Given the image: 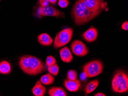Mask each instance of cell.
Wrapping results in <instances>:
<instances>
[{
	"instance_id": "cell-1",
	"label": "cell",
	"mask_w": 128,
	"mask_h": 96,
	"mask_svg": "<svg viewBox=\"0 0 128 96\" xmlns=\"http://www.w3.org/2000/svg\"><path fill=\"white\" fill-rule=\"evenodd\" d=\"M100 13L94 12L86 7L82 0H77L72 10V15L75 23L81 25L96 17Z\"/></svg>"
},
{
	"instance_id": "cell-2",
	"label": "cell",
	"mask_w": 128,
	"mask_h": 96,
	"mask_svg": "<svg viewBox=\"0 0 128 96\" xmlns=\"http://www.w3.org/2000/svg\"><path fill=\"white\" fill-rule=\"evenodd\" d=\"M19 66L24 73L30 76L38 75L45 69L44 63L38 58L25 55L20 58Z\"/></svg>"
},
{
	"instance_id": "cell-3",
	"label": "cell",
	"mask_w": 128,
	"mask_h": 96,
	"mask_svg": "<svg viewBox=\"0 0 128 96\" xmlns=\"http://www.w3.org/2000/svg\"><path fill=\"white\" fill-rule=\"evenodd\" d=\"M113 90L118 93H124L128 89V77L123 71L119 70L116 72L112 82Z\"/></svg>"
},
{
	"instance_id": "cell-4",
	"label": "cell",
	"mask_w": 128,
	"mask_h": 96,
	"mask_svg": "<svg viewBox=\"0 0 128 96\" xmlns=\"http://www.w3.org/2000/svg\"><path fill=\"white\" fill-rule=\"evenodd\" d=\"M73 33V30L71 28L64 29L57 33L54 38V48H58L68 43L72 39Z\"/></svg>"
},
{
	"instance_id": "cell-5",
	"label": "cell",
	"mask_w": 128,
	"mask_h": 96,
	"mask_svg": "<svg viewBox=\"0 0 128 96\" xmlns=\"http://www.w3.org/2000/svg\"><path fill=\"white\" fill-rule=\"evenodd\" d=\"M103 65L99 60H94L89 62L83 67V72L85 73L87 78L94 77L102 73Z\"/></svg>"
},
{
	"instance_id": "cell-6",
	"label": "cell",
	"mask_w": 128,
	"mask_h": 96,
	"mask_svg": "<svg viewBox=\"0 0 128 96\" xmlns=\"http://www.w3.org/2000/svg\"><path fill=\"white\" fill-rule=\"evenodd\" d=\"M36 16L39 18L44 16H64V13L56 8L48 5L45 7L40 6L36 12Z\"/></svg>"
},
{
	"instance_id": "cell-7",
	"label": "cell",
	"mask_w": 128,
	"mask_h": 96,
	"mask_svg": "<svg viewBox=\"0 0 128 96\" xmlns=\"http://www.w3.org/2000/svg\"><path fill=\"white\" fill-rule=\"evenodd\" d=\"M90 10L100 13L107 7V3L104 0H82Z\"/></svg>"
},
{
	"instance_id": "cell-8",
	"label": "cell",
	"mask_w": 128,
	"mask_h": 96,
	"mask_svg": "<svg viewBox=\"0 0 128 96\" xmlns=\"http://www.w3.org/2000/svg\"><path fill=\"white\" fill-rule=\"evenodd\" d=\"M70 47L73 53L78 56H85L89 52V49L86 45L79 40H75L72 41Z\"/></svg>"
},
{
	"instance_id": "cell-9",
	"label": "cell",
	"mask_w": 128,
	"mask_h": 96,
	"mask_svg": "<svg viewBox=\"0 0 128 96\" xmlns=\"http://www.w3.org/2000/svg\"><path fill=\"white\" fill-rule=\"evenodd\" d=\"M64 86L70 92L77 91L81 86L80 82L78 79L74 80L66 79L64 82Z\"/></svg>"
},
{
	"instance_id": "cell-10",
	"label": "cell",
	"mask_w": 128,
	"mask_h": 96,
	"mask_svg": "<svg viewBox=\"0 0 128 96\" xmlns=\"http://www.w3.org/2000/svg\"><path fill=\"white\" fill-rule=\"evenodd\" d=\"M98 31L95 28H90L82 35L83 38L88 42H93L97 38Z\"/></svg>"
},
{
	"instance_id": "cell-11",
	"label": "cell",
	"mask_w": 128,
	"mask_h": 96,
	"mask_svg": "<svg viewBox=\"0 0 128 96\" xmlns=\"http://www.w3.org/2000/svg\"><path fill=\"white\" fill-rule=\"evenodd\" d=\"M60 58L62 61L64 63H69L73 59V56L70 49L65 46L60 49L59 51Z\"/></svg>"
},
{
	"instance_id": "cell-12",
	"label": "cell",
	"mask_w": 128,
	"mask_h": 96,
	"mask_svg": "<svg viewBox=\"0 0 128 96\" xmlns=\"http://www.w3.org/2000/svg\"><path fill=\"white\" fill-rule=\"evenodd\" d=\"M32 91L34 96H44L46 94V89L39 80L32 88Z\"/></svg>"
},
{
	"instance_id": "cell-13",
	"label": "cell",
	"mask_w": 128,
	"mask_h": 96,
	"mask_svg": "<svg viewBox=\"0 0 128 96\" xmlns=\"http://www.w3.org/2000/svg\"><path fill=\"white\" fill-rule=\"evenodd\" d=\"M38 41L40 44L44 46H48L53 42V39L47 33H42L39 35Z\"/></svg>"
},
{
	"instance_id": "cell-14",
	"label": "cell",
	"mask_w": 128,
	"mask_h": 96,
	"mask_svg": "<svg viewBox=\"0 0 128 96\" xmlns=\"http://www.w3.org/2000/svg\"><path fill=\"white\" fill-rule=\"evenodd\" d=\"M50 96H66V92L61 87H53L50 88L48 91Z\"/></svg>"
},
{
	"instance_id": "cell-15",
	"label": "cell",
	"mask_w": 128,
	"mask_h": 96,
	"mask_svg": "<svg viewBox=\"0 0 128 96\" xmlns=\"http://www.w3.org/2000/svg\"><path fill=\"white\" fill-rule=\"evenodd\" d=\"M99 81L98 80H94L91 81L86 85L84 91L86 94H88L94 91L98 86Z\"/></svg>"
},
{
	"instance_id": "cell-16",
	"label": "cell",
	"mask_w": 128,
	"mask_h": 96,
	"mask_svg": "<svg viewBox=\"0 0 128 96\" xmlns=\"http://www.w3.org/2000/svg\"><path fill=\"white\" fill-rule=\"evenodd\" d=\"M11 71L10 65L7 61H2L0 63V74H8Z\"/></svg>"
},
{
	"instance_id": "cell-17",
	"label": "cell",
	"mask_w": 128,
	"mask_h": 96,
	"mask_svg": "<svg viewBox=\"0 0 128 96\" xmlns=\"http://www.w3.org/2000/svg\"><path fill=\"white\" fill-rule=\"evenodd\" d=\"M40 81L43 84L50 85L52 84L54 82V78L51 74L48 73L42 76Z\"/></svg>"
},
{
	"instance_id": "cell-18",
	"label": "cell",
	"mask_w": 128,
	"mask_h": 96,
	"mask_svg": "<svg viewBox=\"0 0 128 96\" xmlns=\"http://www.w3.org/2000/svg\"><path fill=\"white\" fill-rule=\"evenodd\" d=\"M48 70L49 72L52 75L56 76L58 75L59 71V68L57 64H55L52 66L48 67Z\"/></svg>"
},
{
	"instance_id": "cell-19",
	"label": "cell",
	"mask_w": 128,
	"mask_h": 96,
	"mask_svg": "<svg viewBox=\"0 0 128 96\" xmlns=\"http://www.w3.org/2000/svg\"><path fill=\"white\" fill-rule=\"evenodd\" d=\"M77 72L75 70H70L68 72L67 74V78L68 79L74 80L77 78Z\"/></svg>"
},
{
	"instance_id": "cell-20",
	"label": "cell",
	"mask_w": 128,
	"mask_h": 96,
	"mask_svg": "<svg viewBox=\"0 0 128 96\" xmlns=\"http://www.w3.org/2000/svg\"><path fill=\"white\" fill-rule=\"evenodd\" d=\"M56 59L54 57H53L52 56H48L46 59V64L48 67L55 64H56Z\"/></svg>"
},
{
	"instance_id": "cell-21",
	"label": "cell",
	"mask_w": 128,
	"mask_h": 96,
	"mask_svg": "<svg viewBox=\"0 0 128 96\" xmlns=\"http://www.w3.org/2000/svg\"><path fill=\"white\" fill-rule=\"evenodd\" d=\"M58 4L61 8H64L68 6L69 2L68 0H59Z\"/></svg>"
},
{
	"instance_id": "cell-22",
	"label": "cell",
	"mask_w": 128,
	"mask_h": 96,
	"mask_svg": "<svg viewBox=\"0 0 128 96\" xmlns=\"http://www.w3.org/2000/svg\"><path fill=\"white\" fill-rule=\"evenodd\" d=\"M39 3L40 4V6L45 7L49 5L48 1L47 0H39Z\"/></svg>"
},
{
	"instance_id": "cell-23",
	"label": "cell",
	"mask_w": 128,
	"mask_h": 96,
	"mask_svg": "<svg viewBox=\"0 0 128 96\" xmlns=\"http://www.w3.org/2000/svg\"><path fill=\"white\" fill-rule=\"evenodd\" d=\"M122 28L125 30H128V21H126L122 25Z\"/></svg>"
},
{
	"instance_id": "cell-24",
	"label": "cell",
	"mask_w": 128,
	"mask_h": 96,
	"mask_svg": "<svg viewBox=\"0 0 128 96\" xmlns=\"http://www.w3.org/2000/svg\"><path fill=\"white\" fill-rule=\"evenodd\" d=\"M80 80L82 81H85L87 78V77L86 76V74L83 72L82 73H81V74L80 75Z\"/></svg>"
},
{
	"instance_id": "cell-25",
	"label": "cell",
	"mask_w": 128,
	"mask_h": 96,
	"mask_svg": "<svg viewBox=\"0 0 128 96\" xmlns=\"http://www.w3.org/2000/svg\"><path fill=\"white\" fill-rule=\"evenodd\" d=\"M47 0L49 2L53 4V5H54L56 2L57 0Z\"/></svg>"
},
{
	"instance_id": "cell-26",
	"label": "cell",
	"mask_w": 128,
	"mask_h": 96,
	"mask_svg": "<svg viewBox=\"0 0 128 96\" xmlns=\"http://www.w3.org/2000/svg\"><path fill=\"white\" fill-rule=\"evenodd\" d=\"M94 96H105V95L102 93H97L94 95Z\"/></svg>"
},
{
	"instance_id": "cell-27",
	"label": "cell",
	"mask_w": 128,
	"mask_h": 96,
	"mask_svg": "<svg viewBox=\"0 0 128 96\" xmlns=\"http://www.w3.org/2000/svg\"></svg>"
}]
</instances>
